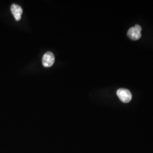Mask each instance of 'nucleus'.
<instances>
[{
    "mask_svg": "<svg viewBox=\"0 0 153 153\" xmlns=\"http://www.w3.org/2000/svg\"><path fill=\"white\" fill-rule=\"evenodd\" d=\"M116 93L121 101L123 103H129L131 102L132 95L129 90L126 88H119Z\"/></svg>",
    "mask_w": 153,
    "mask_h": 153,
    "instance_id": "f257e3e1",
    "label": "nucleus"
},
{
    "mask_svg": "<svg viewBox=\"0 0 153 153\" xmlns=\"http://www.w3.org/2000/svg\"><path fill=\"white\" fill-rule=\"evenodd\" d=\"M10 10L13 15L14 16L16 21H18L21 19V16L23 13L22 8L18 5L16 4H12L10 7Z\"/></svg>",
    "mask_w": 153,
    "mask_h": 153,
    "instance_id": "20e7f679",
    "label": "nucleus"
},
{
    "mask_svg": "<svg viewBox=\"0 0 153 153\" xmlns=\"http://www.w3.org/2000/svg\"><path fill=\"white\" fill-rule=\"evenodd\" d=\"M55 60L54 55L51 52H46L43 56L42 59V63L45 67H51L53 65Z\"/></svg>",
    "mask_w": 153,
    "mask_h": 153,
    "instance_id": "7ed1b4c3",
    "label": "nucleus"
},
{
    "mask_svg": "<svg viewBox=\"0 0 153 153\" xmlns=\"http://www.w3.org/2000/svg\"><path fill=\"white\" fill-rule=\"evenodd\" d=\"M142 28L141 26L138 25H135L134 27H131L128 31V36L129 38L133 40H137L141 37V31Z\"/></svg>",
    "mask_w": 153,
    "mask_h": 153,
    "instance_id": "f03ea898",
    "label": "nucleus"
}]
</instances>
